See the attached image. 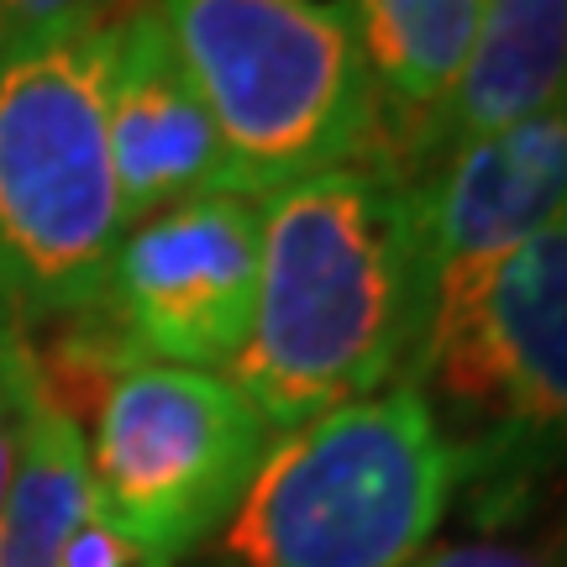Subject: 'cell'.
Segmentation results:
<instances>
[{
	"label": "cell",
	"instance_id": "obj_11",
	"mask_svg": "<svg viewBox=\"0 0 567 567\" xmlns=\"http://www.w3.org/2000/svg\"><path fill=\"white\" fill-rule=\"evenodd\" d=\"M90 509L95 494L84 463V425L42 389L17 457V478L0 505V567H63L69 536Z\"/></svg>",
	"mask_w": 567,
	"mask_h": 567
},
{
	"label": "cell",
	"instance_id": "obj_14",
	"mask_svg": "<svg viewBox=\"0 0 567 567\" xmlns=\"http://www.w3.org/2000/svg\"><path fill=\"white\" fill-rule=\"evenodd\" d=\"M405 567H567V557L530 536H463V542L425 547Z\"/></svg>",
	"mask_w": 567,
	"mask_h": 567
},
{
	"label": "cell",
	"instance_id": "obj_13",
	"mask_svg": "<svg viewBox=\"0 0 567 567\" xmlns=\"http://www.w3.org/2000/svg\"><path fill=\"white\" fill-rule=\"evenodd\" d=\"M116 11V0H0V53L48 38L90 32Z\"/></svg>",
	"mask_w": 567,
	"mask_h": 567
},
{
	"label": "cell",
	"instance_id": "obj_12",
	"mask_svg": "<svg viewBox=\"0 0 567 567\" xmlns=\"http://www.w3.org/2000/svg\"><path fill=\"white\" fill-rule=\"evenodd\" d=\"M38 400H42L38 342L27 337V326L0 316V505H6V488L17 478V457Z\"/></svg>",
	"mask_w": 567,
	"mask_h": 567
},
{
	"label": "cell",
	"instance_id": "obj_8",
	"mask_svg": "<svg viewBox=\"0 0 567 567\" xmlns=\"http://www.w3.org/2000/svg\"><path fill=\"white\" fill-rule=\"evenodd\" d=\"M101 105L126 226L200 195H231L216 122L153 0L101 21Z\"/></svg>",
	"mask_w": 567,
	"mask_h": 567
},
{
	"label": "cell",
	"instance_id": "obj_2",
	"mask_svg": "<svg viewBox=\"0 0 567 567\" xmlns=\"http://www.w3.org/2000/svg\"><path fill=\"white\" fill-rule=\"evenodd\" d=\"M216 122L231 195L384 163L352 0H153Z\"/></svg>",
	"mask_w": 567,
	"mask_h": 567
},
{
	"label": "cell",
	"instance_id": "obj_4",
	"mask_svg": "<svg viewBox=\"0 0 567 567\" xmlns=\"http://www.w3.org/2000/svg\"><path fill=\"white\" fill-rule=\"evenodd\" d=\"M122 237L101 27L0 53V316H84Z\"/></svg>",
	"mask_w": 567,
	"mask_h": 567
},
{
	"label": "cell",
	"instance_id": "obj_3",
	"mask_svg": "<svg viewBox=\"0 0 567 567\" xmlns=\"http://www.w3.org/2000/svg\"><path fill=\"white\" fill-rule=\"evenodd\" d=\"M457 467L415 384H389L268 442L221 526L226 567H405L452 515Z\"/></svg>",
	"mask_w": 567,
	"mask_h": 567
},
{
	"label": "cell",
	"instance_id": "obj_5",
	"mask_svg": "<svg viewBox=\"0 0 567 567\" xmlns=\"http://www.w3.org/2000/svg\"><path fill=\"white\" fill-rule=\"evenodd\" d=\"M268 442L274 425L226 373L132 363L90 400V494L132 547L174 563L226 526Z\"/></svg>",
	"mask_w": 567,
	"mask_h": 567
},
{
	"label": "cell",
	"instance_id": "obj_6",
	"mask_svg": "<svg viewBox=\"0 0 567 567\" xmlns=\"http://www.w3.org/2000/svg\"><path fill=\"white\" fill-rule=\"evenodd\" d=\"M258 300V200L200 195L132 221L95 305L63 321L105 363L221 373L247 342Z\"/></svg>",
	"mask_w": 567,
	"mask_h": 567
},
{
	"label": "cell",
	"instance_id": "obj_1",
	"mask_svg": "<svg viewBox=\"0 0 567 567\" xmlns=\"http://www.w3.org/2000/svg\"><path fill=\"white\" fill-rule=\"evenodd\" d=\"M415 189L384 163L258 200V300L226 379L274 431L410 379L425 337Z\"/></svg>",
	"mask_w": 567,
	"mask_h": 567
},
{
	"label": "cell",
	"instance_id": "obj_9",
	"mask_svg": "<svg viewBox=\"0 0 567 567\" xmlns=\"http://www.w3.org/2000/svg\"><path fill=\"white\" fill-rule=\"evenodd\" d=\"M557 95H567V0H484L457 84L415 132L389 147L384 168L421 179L452 147L536 116Z\"/></svg>",
	"mask_w": 567,
	"mask_h": 567
},
{
	"label": "cell",
	"instance_id": "obj_10",
	"mask_svg": "<svg viewBox=\"0 0 567 567\" xmlns=\"http://www.w3.org/2000/svg\"><path fill=\"white\" fill-rule=\"evenodd\" d=\"M352 17L384 105L389 158V147L415 132L457 84L484 0H352Z\"/></svg>",
	"mask_w": 567,
	"mask_h": 567
},
{
	"label": "cell",
	"instance_id": "obj_7",
	"mask_svg": "<svg viewBox=\"0 0 567 567\" xmlns=\"http://www.w3.org/2000/svg\"><path fill=\"white\" fill-rule=\"evenodd\" d=\"M415 189L431 300L478 279L567 216V95L536 116L452 147ZM431 316V310H425Z\"/></svg>",
	"mask_w": 567,
	"mask_h": 567
}]
</instances>
